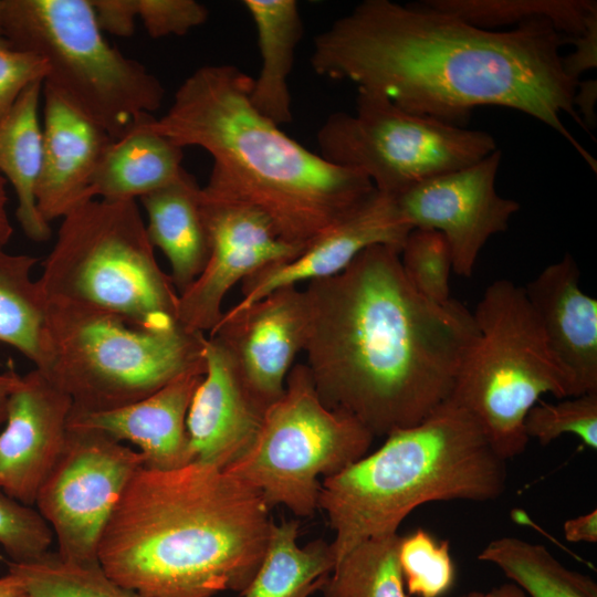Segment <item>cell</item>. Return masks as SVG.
<instances>
[{
	"mask_svg": "<svg viewBox=\"0 0 597 597\" xmlns=\"http://www.w3.org/2000/svg\"><path fill=\"white\" fill-rule=\"evenodd\" d=\"M568 36L546 20L492 31L426 6L366 0L314 38L311 65L404 111L461 126L480 106L512 108L562 135L596 171L567 130L579 81L563 67Z\"/></svg>",
	"mask_w": 597,
	"mask_h": 597,
	"instance_id": "1",
	"label": "cell"
},
{
	"mask_svg": "<svg viewBox=\"0 0 597 597\" xmlns=\"http://www.w3.org/2000/svg\"><path fill=\"white\" fill-rule=\"evenodd\" d=\"M304 293L305 365L326 407L376 437L419 423L450 398L476 335L472 312L419 294L400 250L367 248Z\"/></svg>",
	"mask_w": 597,
	"mask_h": 597,
	"instance_id": "2",
	"label": "cell"
},
{
	"mask_svg": "<svg viewBox=\"0 0 597 597\" xmlns=\"http://www.w3.org/2000/svg\"><path fill=\"white\" fill-rule=\"evenodd\" d=\"M269 511L256 490L223 469L142 467L104 528L97 562L145 597L241 594L265 553Z\"/></svg>",
	"mask_w": 597,
	"mask_h": 597,
	"instance_id": "3",
	"label": "cell"
},
{
	"mask_svg": "<svg viewBox=\"0 0 597 597\" xmlns=\"http://www.w3.org/2000/svg\"><path fill=\"white\" fill-rule=\"evenodd\" d=\"M253 77L230 64L203 65L146 125L177 146L212 157L211 195L261 211L285 242L304 248L376 189L357 170L334 165L286 135L251 102Z\"/></svg>",
	"mask_w": 597,
	"mask_h": 597,
	"instance_id": "4",
	"label": "cell"
},
{
	"mask_svg": "<svg viewBox=\"0 0 597 597\" xmlns=\"http://www.w3.org/2000/svg\"><path fill=\"white\" fill-rule=\"evenodd\" d=\"M506 460L464 408L447 400L419 423L321 483L318 509L334 531L335 564L360 542L397 533L419 505L500 498Z\"/></svg>",
	"mask_w": 597,
	"mask_h": 597,
	"instance_id": "5",
	"label": "cell"
},
{
	"mask_svg": "<svg viewBox=\"0 0 597 597\" xmlns=\"http://www.w3.org/2000/svg\"><path fill=\"white\" fill-rule=\"evenodd\" d=\"M154 250L136 200L92 199L62 218L38 282L46 301L170 328L179 294Z\"/></svg>",
	"mask_w": 597,
	"mask_h": 597,
	"instance_id": "6",
	"label": "cell"
},
{
	"mask_svg": "<svg viewBox=\"0 0 597 597\" xmlns=\"http://www.w3.org/2000/svg\"><path fill=\"white\" fill-rule=\"evenodd\" d=\"M472 315L476 335L448 400L470 412L507 460L525 450L524 420L543 395L585 392L552 352L524 287L493 281Z\"/></svg>",
	"mask_w": 597,
	"mask_h": 597,
	"instance_id": "7",
	"label": "cell"
},
{
	"mask_svg": "<svg viewBox=\"0 0 597 597\" xmlns=\"http://www.w3.org/2000/svg\"><path fill=\"white\" fill-rule=\"evenodd\" d=\"M206 337L180 325L146 329L109 313L46 301L40 370L71 398L72 412L107 411L205 366Z\"/></svg>",
	"mask_w": 597,
	"mask_h": 597,
	"instance_id": "8",
	"label": "cell"
},
{
	"mask_svg": "<svg viewBox=\"0 0 597 597\" xmlns=\"http://www.w3.org/2000/svg\"><path fill=\"white\" fill-rule=\"evenodd\" d=\"M0 32L43 57V82L117 139L164 101L161 82L103 35L90 0H6Z\"/></svg>",
	"mask_w": 597,
	"mask_h": 597,
	"instance_id": "9",
	"label": "cell"
},
{
	"mask_svg": "<svg viewBox=\"0 0 597 597\" xmlns=\"http://www.w3.org/2000/svg\"><path fill=\"white\" fill-rule=\"evenodd\" d=\"M374 438L355 417L326 407L306 365L296 364L249 448L223 470L256 490L270 507L283 505L306 517L318 507L320 478L362 459Z\"/></svg>",
	"mask_w": 597,
	"mask_h": 597,
	"instance_id": "10",
	"label": "cell"
},
{
	"mask_svg": "<svg viewBox=\"0 0 597 597\" xmlns=\"http://www.w3.org/2000/svg\"><path fill=\"white\" fill-rule=\"evenodd\" d=\"M316 139L324 159L359 171L392 198L496 150L493 136L483 130L409 113L363 90H357L355 112L329 115Z\"/></svg>",
	"mask_w": 597,
	"mask_h": 597,
	"instance_id": "11",
	"label": "cell"
},
{
	"mask_svg": "<svg viewBox=\"0 0 597 597\" xmlns=\"http://www.w3.org/2000/svg\"><path fill=\"white\" fill-rule=\"evenodd\" d=\"M143 465L137 450L103 432L67 426L64 448L34 503L53 532L60 558L98 564L104 528L127 483Z\"/></svg>",
	"mask_w": 597,
	"mask_h": 597,
	"instance_id": "12",
	"label": "cell"
},
{
	"mask_svg": "<svg viewBox=\"0 0 597 597\" xmlns=\"http://www.w3.org/2000/svg\"><path fill=\"white\" fill-rule=\"evenodd\" d=\"M202 207L209 237L208 261L178 298V324L190 333H210L220 321L228 292L256 271L296 256L304 248L283 241L256 208L206 192Z\"/></svg>",
	"mask_w": 597,
	"mask_h": 597,
	"instance_id": "13",
	"label": "cell"
},
{
	"mask_svg": "<svg viewBox=\"0 0 597 597\" xmlns=\"http://www.w3.org/2000/svg\"><path fill=\"white\" fill-rule=\"evenodd\" d=\"M501 157L496 149L475 164L427 179L394 198L412 229L434 230L446 238L458 275H472L488 240L505 231L520 209L515 200L496 191Z\"/></svg>",
	"mask_w": 597,
	"mask_h": 597,
	"instance_id": "14",
	"label": "cell"
},
{
	"mask_svg": "<svg viewBox=\"0 0 597 597\" xmlns=\"http://www.w3.org/2000/svg\"><path fill=\"white\" fill-rule=\"evenodd\" d=\"M208 336L221 344L248 391L266 409L283 395L294 359L304 349V290L277 289L237 313L223 312Z\"/></svg>",
	"mask_w": 597,
	"mask_h": 597,
	"instance_id": "15",
	"label": "cell"
},
{
	"mask_svg": "<svg viewBox=\"0 0 597 597\" xmlns=\"http://www.w3.org/2000/svg\"><path fill=\"white\" fill-rule=\"evenodd\" d=\"M71 398L40 369L19 375L0 429V491L32 506L67 436Z\"/></svg>",
	"mask_w": 597,
	"mask_h": 597,
	"instance_id": "16",
	"label": "cell"
},
{
	"mask_svg": "<svg viewBox=\"0 0 597 597\" xmlns=\"http://www.w3.org/2000/svg\"><path fill=\"white\" fill-rule=\"evenodd\" d=\"M411 230L395 199L375 190L296 256L270 264L243 280L241 298L226 312L237 313L277 289L334 276L373 245L401 250Z\"/></svg>",
	"mask_w": 597,
	"mask_h": 597,
	"instance_id": "17",
	"label": "cell"
},
{
	"mask_svg": "<svg viewBox=\"0 0 597 597\" xmlns=\"http://www.w3.org/2000/svg\"><path fill=\"white\" fill-rule=\"evenodd\" d=\"M203 355L206 373L189 406L187 433L193 461L224 469L249 448L265 409L216 338L206 337Z\"/></svg>",
	"mask_w": 597,
	"mask_h": 597,
	"instance_id": "18",
	"label": "cell"
},
{
	"mask_svg": "<svg viewBox=\"0 0 597 597\" xmlns=\"http://www.w3.org/2000/svg\"><path fill=\"white\" fill-rule=\"evenodd\" d=\"M42 168L38 210L50 223L88 201L93 175L114 140L105 129L43 85Z\"/></svg>",
	"mask_w": 597,
	"mask_h": 597,
	"instance_id": "19",
	"label": "cell"
},
{
	"mask_svg": "<svg viewBox=\"0 0 597 597\" xmlns=\"http://www.w3.org/2000/svg\"><path fill=\"white\" fill-rule=\"evenodd\" d=\"M206 365L176 377L130 405L101 412H72L69 427L92 429L138 448L145 468L171 470L193 462L186 420Z\"/></svg>",
	"mask_w": 597,
	"mask_h": 597,
	"instance_id": "20",
	"label": "cell"
},
{
	"mask_svg": "<svg viewBox=\"0 0 597 597\" xmlns=\"http://www.w3.org/2000/svg\"><path fill=\"white\" fill-rule=\"evenodd\" d=\"M580 272L568 253L524 286L526 298L561 364L584 392L597 391V300L579 284Z\"/></svg>",
	"mask_w": 597,
	"mask_h": 597,
	"instance_id": "21",
	"label": "cell"
},
{
	"mask_svg": "<svg viewBox=\"0 0 597 597\" xmlns=\"http://www.w3.org/2000/svg\"><path fill=\"white\" fill-rule=\"evenodd\" d=\"M151 245L167 258L171 282L185 292L200 275L209 256V237L201 187L188 171L139 198Z\"/></svg>",
	"mask_w": 597,
	"mask_h": 597,
	"instance_id": "22",
	"label": "cell"
},
{
	"mask_svg": "<svg viewBox=\"0 0 597 597\" xmlns=\"http://www.w3.org/2000/svg\"><path fill=\"white\" fill-rule=\"evenodd\" d=\"M147 116L108 145L91 180L90 200H136L185 170L184 148L148 128Z\"/></svg>",
	"mask_w": 597,
	"mask_h": 597,
	"instance_id": "23",
	"label": "cell"
},
{
	"mask_svg": "<svg viewBox=\"0 0 597 597\" xmlns=\"http://www.w3.org/2000/svg\"><path fill=\"white\" fill-rule=\"evenodd\" d=\"M256 29L261 67L253 78L251 102L255 109L281 126L292 121L289 77L303 34L294 0H244Z\"/></svg>",
	"mask_w": 597,
	"mask_h": 597,
	"instance_id": "24",
	"label": "cell"
},
{
	"mask_svg": "<svg viewBox=\"0 0 597 597\" xmlns=\"http://www.w3.org/2000/svg\"><path fill=\"white\" fill-rule=\"evenodd\" d=\"M43 82L31 84L0 119V175L14 189L17 220L24 234L44 242L51 234L36 205V188L42 168V124L40 101Z\"/></svg>",
	"mask_w": 597,
	"mask_h": 597,
	"instance_id": "25",
	"label": "cell"
},
{
	"mask_svg": "<svg viewBox=\"0 0 597 597\" xmlns=\"http://www.w3.org/2000/svg\"><path fill=\"white\" fill-rule=\"evenodd\" d=\"M298 523L272 522L263 558L242 597H308L321 590L333 570L329 543L315 540L297 544Z\"/></svg>",
	"mask_w": 597,
	"mask_h": 597,
	"instance_id": "26",
	"label": "cell"
},
{
	"mask_svg": "<svg viewBox=\"0 0 597 597\" xmlns=\"http://www.w3.org/2000/svg\"><path fill=\"white\" fill-rule=\"evenodd\" d=\"M36 261L0 247V343L14 347L41 369L46 360V298L31 276Z\"/></svg>",
	"mask_w": 597,
	"mask_h": 597,
	"instance_id": "27",
	"label": "cell"
},
{
	"mask_svg": "<svg viewBox=\"0 0 597 597\" xmlns=\"http://www.w3.org/2000/svg\"><path fill=\"white\" fill-rule=\"evenodd\" d=\"M499 567L527 597H597V585L568 569L542 544L512 536L491 541L478 555Z\"/></svg>",
	"mask_w": 597,
	"mask_h": 597,
	"instance_id": "28",
	"label": "cell"
},
{
	"mask_svg": "<svg viewBox=\"0 0 597 597\" xmlns=\"http://www.w3.org/2000/svg\"><path fill=\"white\" fill-rule=\"evenodd\" d=\"M423 4L483 29L546 20L569 38L584 34L597 19L593 0H428Z\"/></svg>",
	"mask_w": 597,
	"mask_h": 597,
	"instance_id": "29",
	"label": "cell"
},
{
	"mask_svg": "<svg viewBox=\"0 0 597 597\" xmlns=\"http://www.w3.org/2000/svg\"><path fill=\"white\" fill-rule=\"evenodd\" d=\"M398 533L371 537L347 552L325 578L324 597H409L398 558Z\"/></svg>",
	"mask_w": 597,
	"mask_h": 597,
	"instance_id": "30",
	"label": "cell"
},
{
	"mask_svg": "<svg viewBox=\"0 0 597 597\" xmlns=\"http://www.w3.org/2000/svg\"><path fill=\"white\" fill-rule=\"evenodd\" d=\"M6 563L30 597H145L111 579L98 564L69 563L56 552L33 562Z\"/></svg>",
	"mask_w": 597,
	"mask_h": 597,
	"instance_id": "31",
	"label": "cell"
},
{
	"mask_svg": "<svg viewBox=\"0 0 597 597\" xmlns=\"http://www.w3.org/2000/svg\"><path fill=\"white\" fill-rule=\"evenodd\" d=\"M400 262L409 283L423 297L438 304L452 300L449 284L452 255L440 232L412 229L400 250Z\"/></svg>",
	"mask_w": 597,
	"mask_h": 597,
	"instance_id": "32",
	"label": "cell"
},
{
	"mask_svg": "<svg viewBox=\"0 0 597 597\" xmlns=\"http://www.w3.org/2000/svg\"><path fill=\"white\" fill-rule=\"evenodd\" d=\"M398 558L408 595L440 597L454 582L448 541L437 542L425 530L401 536Z\"/></svg>",
	"mask_w": 597,
	"mask_h": 597,
	"instance_id": "33",
	"label": "cell"
},
{
	"mask_svg": "<svg viewBox=\"0 0 597 597\" xmlns=\"http://www.w3.org/2000/svg\"><path fill=\"white\" fill-rule=\"evenodd\" d=\"M524 430L528 439H536L542 446L570 433L596 450L597 391L564 398L558 402L540 400L527 412Z\"/></svg>",
	"mask_w": 597,
	"mask_h": 597,
	"instance_id": "34",
	"label": "cell"
},
{
	"mask_svg": "<svg viewBox=\"0 0 597 597\" xmlns=\"http://www.w3.org/2000/svg\"><path fill=\"white\" fill-rule=\"evenodd\" d=\"M54 535L38 510L0 491V545L10 562L28 563L50 552Z\"/></svg>",
	"mask_w": 597,
	"mask_h": 597,
	"instance_id": "35",
	"label": "cell"
},
{
	"mask_svg": "<svg viewBox=\"0 0 597 597\" xmlns=\"http://www.w3.org/2000/svg\"><path fill=\"white\" fill-rule=\"evenodd\" d=\"M48 73L43 57L19 49L0 32V119L31 84L44 82Z\"/></svg>",
	"mask_w": 597,
	"mask_h": 597,
	"instance_id": "36",
	"label": "cell"
},
{
	"mask_svg": "<svg viewBox=\"0 0 597 597\" xmlns=\"http://www.w3.org/2000/svg\"><path fill=\"white\" fill-rule=\"evenodd\" d=\"M137 18L153 39L185 35L203 24L208 9L195 0H136Z\"/></svg>",
	"mask_w": 597,
	"mask_h": 597,
	"instance_id": "37",
	"label": "cell"
},
{
	"mask_svg": "<svg viewBox=\"0 0 597 597\" xmlns=\"http://www.w3.org/2000/svg\"><path fill=\"white\" fill-rule=\"evenodd\" d=\"M96 21L104 32L130 36L137 18L136 0H90Z\"/></svg>",
	"mask_w": 597,
	"mask_h": 597,
	"instance_id": "38",
	"label": "cell"
},
{
	"mask_svg": "<svg viewBox=\"0 0 597 597\" xmlns=\"http://www.w3.org/2000/svg\"><path fill=\"white\" fill-rule=\"evenodd\" d=\"M568 43H573L576 50L563 56V67L568 76L578 81L583 72L596 67L597 19L590 22L584 34L568 36Z\"/></svg>",
	"mask_w": 597,
	"mask_h": 597,
	"instance_id": "39",
	"label": "cell"
},
{
	"mask_svg": "<svg viewBox=\"0 0 597 597\" xmlns=\"http://www.w3.org/2000/svg\"><path fill=\"white\" fill-rule=\"evenodd\" d=\"M564 536L572 543H596L597 542V511L593 510L587 514L567 520L563 525Z\"/></svg>",
	"mask_w": 597,
	"mask_h": 597,
	"instance_id": "40",
	"label": "cell"
},
{
	"mask_svg": "<svg viewBox=\"0 0 597 597\" xmlns=\"http://www.w3.org/2000/svg\"><path fill=\"white\" fill-rule=\"evenodd\" d=\"M596 97V82L588 81L585 83H578L576 94L574 97V106L578 107L579 111L584 114L583 123L584 125H593L595 122L594 116V103Z\"/></svg>",
	"mask_w": 597,
	"mask_h": 597,
	"instance_id": "41",
	"label": "cell"
},
{
	"mask_svg": "<svg viewBox=\"0 0 597 597\" xmlns=\"http://www.w3.org/2000/svg\"><path fill=\"white\" fill-rule=\"evenodd\" d=\"M8 199L7 180L0 175V247H6L13 233L7 210Z\"/></svg>",
	"mask_w": 597,
	"mask_h": 597,
	"instance_id": "42",
	"label": "cell"
},
{
	"mask_svg": "<svg viewBox=\"0 0 597 597\" xmlns=\"http://www.w3.org/2000/svg\"><path fill=\"white\" fill-rule=\"evenodd\" d=\"M19 374L13 369L2 371L0 369V429L6 420V411L9 395L18 379Z\"/></svg>",
	"mask_w": 597,
	"mask_h": 597,
	"instance_id": "43",
	"label": "cell"
},
{
	"mask_svg": "<svg viewBox=\"0 0 597 597\" xmlns=\"http://www.w3.org/2000/svg\"><path fill=\"white\" fill-rule=\"evenodd\" d=\"M461 597H527L525 593L513 583L502 584L488 591H471Z\"/></svg>",
	"mask_w": 597,
	"mask_h": 597,
	"instance_id": "44",
	"label": "cell"
},
{
	"mask_svg": "<svg viewBox=\"0 0 597 597\" xmlns=\"http://www.w3.org/2000/svg\"><path fill=\"white\" fill-rule=\"evenodd\" d=\"M0 597H30L21 582L8 573L0 578Z\"/></svg>",
	"mask_w": 597,
	"mask_h": 597,
	"instance_id": "45",
	"label": "cell"
},
{
	"mask_svg": "<svg viewBox=\"0 0 597 597\" xmlns=\"http://www.w3.org/2000/svg\"><path fill=\"white\" fill-rule=\"evenodd\" d=\"M6 8V0H0V28L2 23V17Z\"/></svg>",
	"mask_w": 597,
	"mask_h": 597,
	"instance_id": "46",
	"label": "cell"
}]
</instances>
